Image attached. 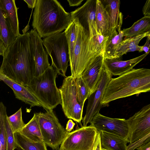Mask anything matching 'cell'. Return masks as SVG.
<instances>
[{
    "instance_id": "6da1fadb",
    "label": "cell",
    "mask_w": 150,
    "mask_h": 150,
    "mask_svg": "<svg viewBox=\"0 0 150 150\" xmlns=\"http://www.w3.org/2000/svg\"><path fill=\"white\" fill-rule=\"evenodd\" d=\"M0 67L3 74L27 87L34 77L35 62L28 32L17 37L6 48Z\"/></svg>"
},
{
    "instance_id": "7a4b0ae2",
    "label": "cell",
    "mask_w": 150,
    "mask_h": 150,
    "mask_svg": "<svg viewBox=\"0 0 150 150\" xmlns=\"http://www.w3.org/2000/svg\"><path fill=\"white\" fill-rule=\"evenodd\" d=\"M72 21L56 0H37L33 13L32 26L41 38L65 30Z\"/></svg>"
},
{
    "instance_id": "3957f363",
    "label": "cell",
    "mask_w": 150,
    "mask_h": 150,
    "mask_svg": "<svg viewBox=\"0 0 150 150\" xmlns=\"http://www.w3.org/2000/svg\"><path fill=\"white\" fill-rule=\"evenodd\" d=\"M150 91V69H133L117 78H112L103 95V107L114 100Z\"/></svg>"
},
{
    "instance_id": "277c9868",
    "label": "cell",
    "mask_w": 150,
    "mask_h": 150,
    "mask_svg": "<svg viewBox=\"0 0 150 150\" xmlns=\"http://www.w3.org/2000/svg\"><path fill=\"white\" fill-rule=\"evenodd\" d=\"M58 73L52 66L37 77H34L27 86L46 111L53 110L61 99L56 79Z\"/></svg>"
},
{
    "instance_id": "5b68a950",
    "label": "cell",
    "mask_w": 150,
    "mask_h": 150,
    "mask_svg": "<svg viewBox=\"0 0 150 150\" xmlns=\"http://www.w3.org/2000/svg\"><path fill=\"white\" fill-rule=\"evenodd\" d=\"M77 37L71 59L69 61L71 76L73 78L81 76L90 62L96 56L94 53L89 33L77 22Z\"/></svg>"
},
{
    "instance_id": "8992f818",
    "label": "cell",
    "mask_w": 150,
    "mask_h": 150,
    "mask_svg": "<svg viewBox=\"0 0 150 150\" xmlns=\"http://www.w3.org/2000/svg\"><path fill=\"white\" fill-rule=\"evenodd\" d=\"M42 43L52 60V66L58 74L66 77L70 57L64 31L44 38Z\"/></svg>"
},
{
    "instance_id": "52a82bcc",
    "label": "cell",
    "mask_w": 150,
    "mask_h": 150,
    "mask_svg": "<svg viewBox=\"0 0 150 150\" xmlns=\"http://www.w3.org/2000/svg\"><path fill=\"white\" fill-rule=\"evenodd\" d=\"M36 113L43 140L47 146L59 150L69 132L61 125L53 110Z\"/></svg>"
},
{
    "instance_id": "ba28073f",
    "label": "cell",
    "mask_w": 150,
    "mask_h": 150,
    "mask_svg": "<svg viewBox=\"0 0 150 150\" xmlns=\"http://www.w3.org/2000/svg\"><path fill=\"white\" fill-rule=\"evenodd\" d=\"M59 90L61 99V105L65 116L80 124L83 119V107L77 99L75 79L71 76H66Z\"/></svg>"
},
{
    "instance_id": "9c48e42d",
    "label": "cell",
    "mask_w": 150,
    "mask_h": 150,
    "mask_svg": "<svg viewBox=\"0 0 150 150\" xmlns=\"http://www.w3.org/2000/svg\"><path fill=\"white\" fill-rule=\"evenodd\" d=\"M98 134L91 125L82 126L69 132L59 150H93Z\"/></svg>"
},
{
    "instance_id": "30bf717a",
    "label": "cell",
    "mask_w": 150,
    "mask_h": 150,
    "mask_svg": "<svg viewBox=\"0 0 150 150\" xmlns=\"http://www.w3.org/2000/svg\"><path fill=\"white\" fill-rule=\"evenodd\" d=\"M98 132H105L128 140L129 127L127 120L112 118L96 113L90 122Z\"/></svg>"
},
{
    "instance_id": "8fae6325",
    "label": "cell",
    "mask_w": 150,
    "mask_h": 150,
    "mask_svg": "<svg viewBox=\"0 0 150 150\" xmlns=\"http://www.w3.org/2000/svg\"><path fill=\"white\" fill-rule=\"evenodd\" d=\"M112 78V75L104 68L98 86L95 91L88 97L86 113L83 118V127L90 123L94 115L103 107L102 101L106 88Z\"/></svg>"
},
{
    "instance_id": "7c38bea8",
    "label": "cell",
    "mask_w": 150,
    "mask_h": 150,
    "mask_svg": "<svg viewBox=\"0 0 150 150\" xmlns=\"http://www.w3.org/2000/svg\"><path fill=\"white\" fill-rule=\"evenodd\" d=\"M129 127V143L150 133V104L147 105L127 120Z\"/></svg>"
},
{
    "instance_id": "4fadbf2b",
    "label": "cell",
    "mask_w": 150,
    "mask_h": 150,
    "mask_svg": "<svg viewBox=\"0 0 150 150\" xmlns=\"http://www.w3.org/2000/svg\"><path fill=\"white\" fill-rule=\"evenodd\" d=\"M97 0H88L81 7L70 13L72 21L77 22L89 33L91 39L97 32L96 12Z\"/></svg>"
},
{
    "instance_id": "5bb4252c",
    "label": "cell",
    "mask_w": 150,
    "mask_h": 150,
    "mask_svg": "<svg viewBox=\"0 0 150 150\" xmlns=\"http://www.w3.org/2000/svg\"><path fill=\"white\" fill-rule=\"evenodd\" d=\"M28 32L35 62L34 77H37L44 73L50 65L48 54L43 47L42 40L35 30L32 29Z\"/></svg>"
},
{
    "instance_id": "9a60e30c",
    "label": "cell",
    "mask_w": 150,
    "mask_h": 150,
    "mask_svg": "<svg viewBox=\"0 0 150 150\" xmlns=\"http://www.w3.org/2000/svg\"><path fill=\"white\" fill-rule=\"evenodd\" d=\"M103 58V54L95 56L81 75L88 88L90 95L95 91L98 86L104 67Z\"/></svg>"
},
{
    "instance_id": "2e32d148",
    "label": "cell",
    "mask_w": 150,
    "mask_h": 150,
    "mask_svg": "<svg viewBox=\"0 0 150 150\" xmlns=\"http://www.w3.org/2000/svg\"><path fill=\"white\" fill-rule=\"evenodd\" d=\"M148 54H144L129 60L122 61L115 58H103L104 68L112 76H120L133 69Z\"/></svg>"
},
{
    "instance_id": "e0dca14e",
    "label": "cell",
    "mask_w": 150,
    "mask_h": 150,
    "mask_svg": "<svg viewBox=\"0 0 150 150\" xmlns=\"http://www.w3.org/2000/svg\"><path fill=\"white\" fill-rule=\"evenodd\" d=\"M0 77L13 91L16 98L31 107H41L39 101L26 87L18 84L8 78L2 73Z\"/></svg>"
},
{
    "instance_id": "ac0fdd59",
    "label": "cell",
    "mask_w": 150,
    "mask_h": 150,
    "mask_svg": "<svg viewBox=\"0 0 150 150\" xmlns=\"http://www.w3.org/2000/svg\"><path fill=\"white\" fill-rule=\"evenodd\" d=\"M96 21L97 31L106 37L115 30L113 29L109 16L100 0L96 1Z\"/></svg>"
},
{
    "instance_id": "d6986e66",
    "label": "cell",
    "mask_w": 150,
    "mask_h": 150,
    "mask_svg": "<svg viewBox=\"0 0 150 150\" xmlns=\"http://www.w3.org/2000/svg\"><path fill=\"white\" fill-rule=\"evenodd\" d=\"M99 132L101 149L105 150H127L129 140L114 134L100 131Z\"/></svg>"
},
{
    "instance_id": "ffe728a7",
    "label": "cell",
    "mask_w": 150,
    "mask_h": 150,
    "mask_svg": "<svg viewBox=\"0 0 150 150\" xmlns=\"http://www.w3.org/2000/svg\"><path fill=\"white\" fill-rule=\"evenodd\" d=\"M14 0H0V8L5 12L11 30L17 37L19 36V23Z\"/></svg>"
},
{
    "instance_id": "44dd1931",
    "label": "cell",
    "mask_w": 150,
    "mask_h": 150,
    "mask_svg": "<svg viewBox=\"0 0 150 150\" xmlns=\"http://www.w3.org/2000/svg\"><path fill=\"white\" fill-rule=\"evenodd\" d=\"M149 35L150 32H147L133 38L124 39L118 46L114 58L120 59L127 52L139 51L141 47L138 45L139 42Z\"/></svg>"
},
{
    "instance_id": "7402d4cb",
    "label": "cell",
    "mask_w": 150,
    "mask_h": 150,
    "mask_svg": "<svg viewBox=\"0 0 150 150\" xmlns=\"http://www.w3.org/2000/svg\"><path fill=\"white\" fill-rule=\"evenodd\" d=\"M110 19L112 28L117 30L118 26L122 25L123 16L120 11L119 0H100Z\"/></svg>"
},
{
    "instance_id": "603a6c76",
    "label": "cell",
    "mask_w": 150,
    "mask_h": 150,
    "mask_svg": "<svg viewBox=\"0 0 150 150\" xmlns=\"http://www.w3.org/2000/svg\"><path fill=\"white\" fill-rule=\"evenodd\" d=\"M124 39L133 38L150 32V17L144 16L128 28L122 30Z\"/></svg>"
},
{
    "instance_id": "cb8c5ba5",
    "label": "cell",
    "mask_w": 150,
    "mask_h": 150,
    "mask_svg": "<svg viewBox=\"0 0 150 150\" xmlns=\"http://www.w3.org/2000/svg\"><path fill=\"white\" fill-rule=\"evenodd\" d=\"M16 38L11 30L5 12L0 8V38L6 49L13 42Z\"/></svg>"
},
{
    "instance_id": "d4e9b609",
    "label": "cell",
    "mask_w": 150,
    "mask_h": 150,
    "mask_svg": "<svg viewBox=\"0 0 150 150\" xmlns=\"http://www.w3.org/2000/svg\"><path fill=\"white\" fill-rule=\"evenodd\" d=\"M16 149L18 150H47L44 142H38L30 139L19 132L14 133Z\"/></svg>"
},
{
    "instance_id": "484cf974",
    "label": "cell",
    "mask_w": 150,
    "mask_h": 150,
    "mask_svg": "<svg viewBox=\"0 0 150 150\" xmlns=\"http://www.w3.org/2000/svg\"><path fill=\"white\" fill-rule=\"evenodd\" d=\"M123 33L121 30H114L107 37L103 54V58H114L118 46L123 40Z\"/></svg>"
},
{
    "instance_id": "4316f807",
    "label": "cell",
    "mask_w": 150,
    "mask_h": 150,
    "mask_svg": "<svg viewBox=\"0 0 150 150\" xmlns=\"http://www.w3.org/2000/svg\"><path fill=\"white\" fill-rule=\"evenodd\" d=\"M27 138L35 142H44L36 113L19 132Z\"/></svg>"
},
{
    "instance_id": "83f0119b",
    "label": "cell",
    "mask_w": 150,
    "mask_h": 150,
    "mask_svg": "<svg viewBox=\"0 0 150 150\" xmlns=\"http://www.w3.org/2000/svg\"><path fill=\"white\" fill-rule=\"evenodd\" d=\"M64 31L68 45L70 61L73 56L76 41L77 27L75 23L72 21Z\"/></svg>"
},
{
    "instance_id": "f1b7e54d",
    "label": "cell",
    "mask_w": 150,
    "mask_h": 150,
    "mask_svg": "<svg viewBox=\"0 0 150 150\" xmlns=\"http://www.w3.org/2000/svg\"><path fill=\"white\" fill-rule=\"evenodd\" d=\"M75 81L77 99L81 105L83 107L85 101L90 95V91L81 76L76 77Z\"/></svg>"
},
{
    "instance_id": "f546056e",
    "label": "cell",
    "mask_w": 150,
    "mask_h": 150,
    "mask_svg": "<svg viewBox=\"0 0 150 150\" xmlns=\"http://www.w3.org/2000/svg\"><path fill=\"white\" fill-rule=\"evenodd\" d=\"M8 118L12 130L14 133L20 132L25 124L22 119L21 108L14 114L8 116Z\"/></svg>"
},
{
    "instance_id": "4dcf8cb0",
    "label": "cell",
    "mask_w": 150,
    "mask_h": 150,
    "mask_svg": "<svg viewBox=\"0 0 150 150\" xmlns=\"http://www.w3.org/2000/svg\"><path fill=\"white\" fill-rule=\"evenodd\" d=\"M107 38V37L103 36L100 31H98L95 35L91 39L93 52L96 55L103 54Z\"/></svg>"
},
{
    "instance_id": "1f68e13d",
    "label": "cell",
    "mask_w": 150,
    "mask_h": 150,
    "mask_svg": "<svg viewBox=\"0 0 150 150\" xmlns=\"http://www.w3.org/2000/svg\"><path fill=\"white\" fill-rule=\"evenodd\" d=\"M8 116L7 115L5 118V124L7 134V150H14L16 149L14 133L13 132L9 122Z\"/></svg>"
},
{
    "instance_id": "d6a6232c",
    "label": "cell",
    "mask_w": 150,
    "mask_h": 150,
    "mask_svg": "<svg viewBox=\"0 0 150 150\" xmlns=\"http://www.w3.org/2000/svg\"><path fill=\"white\" fill-rule=\"evenodd\" d=\"M7 134L5 121L0 119V150H7Z\"/></svg>"
},
{
    "instance_id": "836d02e7",
    "label": "cell",
    "mask_w": 150,
    "mask_h": 150,
    "mask_svg": "<svg viewBox=\"0 0 150 150\" xmlns=\"http://www.w3.org/2000/svg\"><path fill=\"white\" fill-rule=\"evenodd\" d=\"M149 142H150V133L132 143H129L127 145V149L134 150L141 145Z\"/></svg>"
},
{
    "instance_id": "e575fe53",
    "label": "cell",
    "mask_w": 150,
    "mask_h": 150,
    "mask_svg": "<svg viewBox=\"0 0 150 150\" xmlns=\"http://www.w3.org/2000/svg\"><path fill=\"white\" fill-rule=\"evenodd\" d=\"M146 42L144 45L141 46L139 52H142L144 51L145 53L149 54L150 52V35H148L146 37Z\"/></svg>"
},
{
    "instance_id": "d590c367",
    "label": "cell",
    "mask_w": 150,
    "mask_h": 150,
    "mask_svg": "<svg viewBox=\"0 0 150 150\" xmlns=\"http://www.w3.org/2000/svg\"><path fill=\"white\" fill-rule=\"evenodd\" d=\"M144 16L150 17V0L146 1L142 10Z\"/></svg>"
},
{
    "instance_id": "8d00e7d4",
    "label": "cell",
    "mask_w": 150,
    "mask_h": 150,
    "mask_svg": "<svg viewBox=\"0 0 150 150\" xmlns=\"http://www.w3.org/2000/svg\"><path fill=\"white\" fill-rule=\"evenodd\" d=\"M75 123L71 119H70L68 121L66 125V130L68 132H70L73 129Z\"/></svg>"
},
{
    "instance_id": "74e56055",
    "label": "cell",
    "mask_w": 150,
    "mask_h": 150,
    "mask_svg": "<svg viewBox=\"0 0 150 150\" xmlns=\"http://www.w3.org/2000/svg\"><path fill=\"white\" fill-rule=\"evenodd\" d=\"M83 0H67L69 6H74L80 5Z\"/></svg>"
},
{
    "instance_id": "f35d334b",
    "label": "cell",
    "mask_w": 150,
    "mask_h": 150,
    "mask_svg": "<svg viewBox=\"0 0 150 150\" xmlns=\"http://www.w3.org/2000/svg\"><path fill=\"white\" fill-rule=\"evenodd\" d=\"M37 0H24L29 8H33L35 7Z\"/></svg>"
},
{
    "instance_id": "ab89813d",
    "label": "cell",
    "mask_w": 150,
    "mask_h": 150,
    "mask_svg": "<svg viewBox=\"0 0 150 150\" xmlns=\"http://www.w3.org/2000/svg\"><path fill=\"white\" fill-rule=\"evenodd\" d=\"M136 149L137 150H150V142L144 144Z\"/></svg>"
},
{
    "instance_id": "60d3db41",
    "label": "cell",
    "mask_w": 150,
    "mask_h": 150,
    "mask_svg": "<svg viewBox=\"0 0 150 150\" xmlns=\"http://www.w3.org/2000/svg\"><path fill=\"white\" fill-rule=\"evenodd\" d=\"M93 150H101L100 144V138L98 132V134L95 145Z\"/></svg>"
},
{
    "instance_id": "b9f144b4",
    "label": "cell",
    "mask_w": 150,
    "mask_h": 150,
    "mask_svg": "<svg viewBox=\"0 0 150 150\" xmlns=\"http://www.w3.org/2000/svg\"><path fill=\"white\" fill-rule=\"evenodd\" d=\"M6 49V48L3 42L0 38V55L2 56L4 55Z\"/></svg>"
},
{
    "instance_id": "7bdbcfd3",
    "label": "cell",
    "mask_w": 150,
    "mask_h": 150,
    "mask_svg": "<svg viewBox=\"0 0 150 150\" xmlns=\"http://www.w3.org/2000/svg\"><path fill=\"white\" fill-rule=\"evenodd\" d=\"M1 73H2L1 71H0V75H1ZM2 81V80L0 77V81Z\"/></svg>"
},
{
    "instance_id": "ee69618b",
    "label": "cell",
    "mask_w": 150,
    "mask_h": 150,
    "mask_svg": "<svg viewBox=\"0 0 150 150\" xmlns=\"http://www.w3.org/2000/svg\"><path fill=\"white\" fill-rule=\"evenodd\" d=\"M101 150H104V149H101Z\"/></svg>"
}]
</instances>
